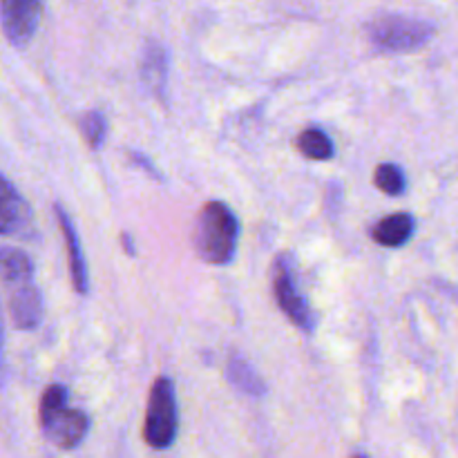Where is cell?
Wrapping results in <instances>:
<instances>
[{
  "mask_svg": "<svg viewBox=\"0 0 458 458\" xmlns=\"http://www.w3.org/2000/svg\"><path fill=\"white\" fill-rule=\"evenodd\" d=\"M40 428L45 438L61 450H74L88 437L89 419L85 411L67 407V389L49 385L40 398Z\"/></svg>",
  "mask_w": 458,
  "mask_h": 458,
  "instance_id": "obj_2",
  "label": "cell"
},
{
  "mask_svg": "<svg viewBox=\"0 0 458 458\" xmlns=\"http://www.w3.org/2000/svg\"><path fill=\"white\" fill-rule=\"evenodd\" d=\"M54 213H56L58 226H61L63 240H65L72 284H74L76 293L85 295L89 291V273H88V262H85V255H83V246H81V240L79 235H76L74 224H72L70 215L65 213V208H63L61 204H56L54 206Z\"/></svg>",
  "mask_w": 458,
  "mask_h": 458,
  "instance_id": "obj_8",
  "label": "cell"
},
{
  "mask_svg": "<svg viewBox=\"0 0 458 458\" xmlns=\"http://www.w3.org/2000/svg\"><path fill=\"white\" fill-rule=\"evenodd\" d=\"M34 231V213H31L30 204L0 174V235L30 240Z\"/></svg>",
  "mask_w": 458,
  "mask_h": 458,
  "instance_id": "obj_7",
  "label": "cell"
},
{
  "mask_svg": "<svg viewBox=\"0 0 458 458\" xmlns=\"http://www.w3.org/2000/svg\"><path fill=\"white\" fill-rule=\"evenodd\" d=\"M177 428L179 414L173 380H155V385L150 387V398H148L143 438L155 450H168L177 438Z\"/></svg>",
  "mask_w": 458,
  "mask_h": 458,
  "instance_id": "obj_3",
  "label": "cell"
},
{
  "mask_svg": "<svg viewBox=\"0 0 458 458\" xmlns=\"http://www.w3.org/2000/svg\"><path fill=\"white\" fill-rule=\"evenodd\" d=\"M353 458H367V456H362V454H356Z\"/></svg>",
  "mask_w": 458,
  "mask_h": 458,
  "instance_id": "obj_20",
  "label": "cell"
},
{
  "mask_svg": "<svg viewBox=\"0 0 458 458\" xmlns=\"http://www.w3.org/2000/svg\"><path fill=\"white\" fill-rule=\"evenodd\" d=\"M0 280L9 289L34 282V262L30 255L12 246H3L0 249Z\"/></svg>",
  "mask_w": 458,
  "mask_h": 458,
  "instance_id": "obj_11",
  "label": "cell"
},
{
  "mask_svg": "<svg viewBox=\"0 0 458 458\" xmlns=\"http://www.w3.org/2000/svg\"><path fill=\"white\" fill-rule=\"evenodd\" d=\"M369 40L383 52H410L419 49L434 36V25L428 21L401 13H387L378 16L367 27Z\"/></svg>",
  "mask_w": 458,
  "mask_h": 458,
  "instance_id": "obj_4",
  "label": "cell"
},
{
  "mask_svg": "<svg viewBox=\"0 0 458 458\" xmlns=\"http://www.w3.org/2000/svg\"><path fill=\"white\" fill-rule=\"evenodd\" d=\"M9 313L13 327L21 331H31L43 320V295L34 282L9 289Z\"/></svg>",
  "mask_w": 458,
  "mask_h": 458,
  "instance_id": "obj_9",
  "label": "cell"
},
{
  "mask_svg": "<svg viewBox=\"0 0 458 458\" xmlns=\"http://www.w3.org/2000/svg\"><path fill=\"white\" fill-rule=\"evenodd\" d=\"M43 4L36 0H4L0 3V25L12 45L22 47L38 30Z\"/></svg>",
  "mask_w": 458,
  "mask_h": 458,
  "instance_id": "obj_6",
  "label": "cell"
},
{
  "mask_svg": "<svg viewBox=\"0 0 458 458\" xmlns=\"http://www.w3.org/2000/svg\"><path fill=\"white\" fill-rule=\"evenodd\" d=\"M79 128H81V134H83V139L88 141V146L92 148V150H97V148L103 146L107 134V123H106V116H103L101 112L98 110L85 112V114L79 119Z\"/></svg>",
  "mask_w": 458,
  "mask_h": 458,
  "instance_id": "obj_16",
  "label": "cell"
},
{
  "mask_svg": "<svg viewBox=\"0 0 458 458\" xmlns=\"http://www.w3.org/2000/svg\"><path fill=\"white\" fill-rule=\"evenodd\" d=\"M4 371H7V367H4V329L3 318H0V387H3L4 383Z\"/></svg>",
  "mask_w": 458,
  "mask_h": 458,
  "instance_id": "obj_17",
  "label": "cell"
},
{
  "mask_svg": "<svg viewBox=\"0 0 458 458\" xmlns=\"http://www.w3.org/2000/svg\"><path fill=\"white\" fill-rule=\"evenodd\" d=\"M273 295H276V302L280 307V311L293 322L298 329H302L304 334H313L316 331V313L309 307L307 298L300 293L298 282H295L293 267H291L289 258H277L273 264Z\"/></svg>",
  "mask_w": 458,
  "mask_h": 458,
  "instance_id": "obj_5",
  "label": "cell"
},
{
  "mask_svg": "<svg viewBox=\"0 0 458 458\" xmlns=\"http://www.w3.org/2000/svg\"><path fill=\"white\" fill-rule=\"evenodd\" d=\"M226 374L228 380H231L240 392L249 394V396H262L264 394L262 378H259L258 371H255L249 362L242 360V358H231V360H228Z\"/></svg>",
  "mask_w": 458,
  "mask_h": 458,
  "instance_id": "obj_14",
  "label": "cell"
},
{
  "mask_svg": "<svg viewBox=\"0 0 458 458\" xmlns=\"http://www.w3.org/2000/svg\"><path fill=\"white\" fill-rule=\"evenodd\" d=\"M141 76L152 92L161 94L165 89V81H168V54H165V49L159 43H150L146 47Z\"/></svg>",
  "mask_w": 458,
  "mask_h": 458,
  "instance_id": "obj_12",
  "label": "cell"
},
{
  "mask_svg": "<svg viewBox=\"0 0 458 458\" xmlns=\"http://www.w3.org/2000/svg\"><path fill=\"white\" fill-rule=\"evenodd\" d=\"M121 240H123V246H125V250H128V255H134V244H132V240H130L128 233H123V237H121Z\"/></svg>",
  "mask_w": 458,
  "mask_h": 458,
  "instance_id": "obj_19",
  "label": "cell"
},
{
  "mask_svg": "<svg viewBox=\"0 0 458 458\" xmlns=\"http://www.w3.org/2000/svg\"><path fill=\"white\" fill-rule=\"evenodd\" d=\"M132 159L137 161L139 165H143V168H146L148 173H150V174H157V168H155V165H152L150 161H148L146 157H143V155H139V152H132Z\"/></svg>",
  "mask_w": 458,
  "mask_h": 458,
  "instance_id": "obj_18",
  "label": "cell"
},
{
  "mask_svg": "<svg viewBox=\"0 0 458 458\" xmlns=\"http://www.w3.org/2000/svg\"><path fill=\"white\" fill-rule=\"evenodd\" d=\"M295 148L300 150V155L313 161H327L335 155L334 141H331L329 134L322 132L320 128L304 130V132L295 139Z\"/></svg>",
  "mask_w": 458,
  "mask_h": 458,
  "instance_id": "obj_13",
  "label": "cell"
},
{
  "mask_svg": "<svg viewBox=\"0 0 458 458\" xmlns=\"http://www.w3.org/2000/svg\"><path fill=\"white\" fill-rule=\"evenodd\" d=\"M374 183L378 191H383L385 195H392V197L403 195L407 186L403 170L398 168L396 164H389V161H385V164H380L378 168H376Z\"/></svg>",
  "mask_w": 458,
  "mask_h": 458,
  "instance_id": "obj_15",
  "label": "cell"
},
{
  "mask_svg": "<svg viewBox=\"0 0 458 458\" xmlns=\"http://www.w3.org/2000/svg\"><path fill=\"white\" fill-rule=\"evenodd\" d=\"M192 242L206 264H231L240 242V219L224 201H208L197 215Z\"/></svg>",
  "mask_w": 458,
  "mask_h": 458,
  "instance_id": "obj_1",
  "label": "cell"
},
{
  "mask_svg": "<svg viewBox=\"0 0 458 458\" xmlns=\"http://www.w3.org/2000/svg\"><path fill=\"white\" fill-rule=\"evenodd\" d=\"M414 228L416 219L410 213H394L380 219L371 228V240L380 246H387V249H396V246L410 242V237L414 235Z\"/></svg>",
  "mask_w": 458,
  "mask_h": 458,
  "instance_id": "obj_10",
  "label": "cell"
}]
</instances>
